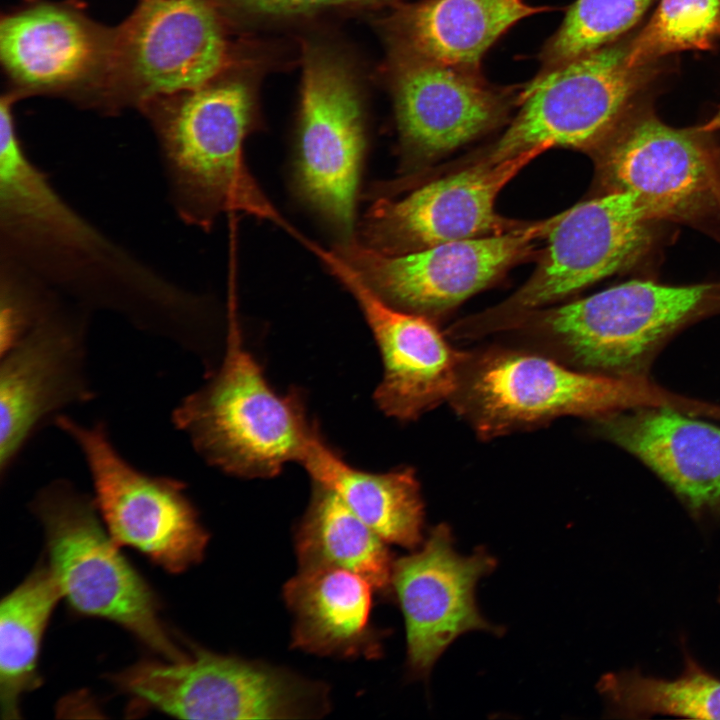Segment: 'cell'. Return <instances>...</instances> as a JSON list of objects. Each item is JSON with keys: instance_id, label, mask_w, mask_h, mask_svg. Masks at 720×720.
<instances>
[{"instance_id": "obj_27", "label": "cell", "mask_w": 720, "mask_h": 720, "mask_svg": "<svg viewBox=\"0 0 720 720\" xmlns=\"http://www.w3.org/2000/svg\"><path fill=\"white\" fill-rule=\"evenodd\" d=\"M683 673L674 679L646 676L636 670L607 673L597 688L609 716L626 719L673 715L720 719V679L686 656Z\"/></svg>"}, {"instance_id": "obj_28", "label": "cell", "mask_w": 720, "mask_h": 720, "mask_svg": "<svg viewBox=\"0 0 720 720\" xmlns=\"http://www.w3.org/2000/svg\"><path fill=\"white\" fill-rule=\"evenodd\" d=\"M720 42V0H661L629 42L628 63L639 67L685 50H711Z\"/></svg>"}, {"instance_id": "obj_10", "label": "cell", "mask_w": 720, "mask_h": 720, "mask_svg": "<svg viewBox=\"0 0 720 720\" xmlns=\"http://www.w3.org/2000/svg\"><path fill=\"white\" fill-rule=\"evenodd\" d=\"M54 422L80 449L94 502L117 545L136 549L170 573L202 560L209 534L183 482L135 468L113 446L103 423L87 427L66 415Z\"/></svg>"}, {"instance_id": "obj_5", "label": "cell", "mask_w": 720, "mask_h": 720, "mask_svg": "<svg viewBox=\"0 0 720 720\" xmlns=\"http://www.w3.org/2000/svg\"><path fill=\"white\" fill-rule=\"evenodd\" d=\"M710 285L630 280L566 305L526 315L523 329L550 356L574 368L647 379L656 354L701 311Z\"/></svg>"}, {"instance_id": "obj_9", "label": "cell", "mask_w": 720, "mask_h": 720, "mask_svg": "<svg viewBox=\"0 0 720 720\" xmlns=\"http://www.w3.org/2000/svg\"><path fill=\"white\" fill-rule=\"evenodd\" d=\"M651 220L636 197L622 191L577 204L558 215L539 263L504 303L458 323L461 338L514 328L526 315L631 264L649 241Z\"/></svg>"}, {"instance_id": "obj_13", "label": "cell", "mask_w": 720, "mask_h": 720, "mask_svg": "<svg viewBox=\"0 0 720 720\" xmlns=\"http://www.w3.org/2000/svg\"><path fill=\"white\" fill-rule=\"evenodd\" d=\"M87 314L55 292L26 334L1 355V476L46 418L94 397L84 368Z\"/></svg>"}, {"instance_id": "obj_11", "label": "cell", "mask_w": 720, "mask_h": 720, "mask_svg": "<svg viewBox=\"0 0 720 720\" xmlns=\"http://www.w3.org/2000/svg\"><path fill=\"white\" fill-rule=\"evenodd\" d=\"M362 106L348 68L325 54L304 65L294 166L297 194L338 237L354 240L355 202L365 133Z\"/></svg>"}, {"instance_id": "obj_14", "label": "cell", "mask_w": 720, "mask_h": 720, "mask_svg": "<svg viewBox=\"0 0 720 720\" xmlns=\"http://www.w3.org/2000/svg\"><path fill=\"white\" fill-rule=\"evenodd\" d=\"M496 565L484 547L468 556L459 554L444 523L430 529L415 552L394 560L391 593L404 617L407 667L413 678L427 680L438 658L462 634L504 633L484 618L475 599L478 581Z\"/></svg>"}, {"instance_id": "obj_16", "label": "cell", "mask_w": 720, "mask_h": 720, "mask_svg": "<svg viewBox=\"0 0 720 720\" xmlns=\"http://www.w3.org/2000/svg\"><path fill=\"white\" fill-rule=\"evenodd\" d=\"M312 246L353 295L378 346L383 363L382 380L374 392L378 408L409 421L450 401L468 352L453 348L429 317L386 302L333 250Z\"/></svg>"}, {"instance_id": "obj_24", "label": "cell", "mask_w": 720, "mask_h": 720, "mask_svg": "<svg viewBox=\"0 0 720 720\" xmlns=\"http://www.w3.org/2000/svg\"><path fill=\"white\" fill-rule=\"evenodd\" d=\"M0 52L14 79L32 87H52L78 80L90 70L96 42L76 16L39 6L1 22Z\"/></svg>"}, {"instance_id": "obj_1", "label": "cell", "mask_w": 720, "mask_h": 720, "mask_svg": "<svg viewBox=\"0 0 720 720\" xmlns=\"http://www.w3.org/2000/svg\"><path fill=\"white\" fill-rule=\"evenodd\" d=\"M0 259L86 310L118 312L137 327L185 342L203 298L176 284L81 216L30 160L11 101L0 107Z\"/></svg>"}, {"instance_id": "obj_23", "label": "cell", "mask_w": 720, "mask_h": 720, "mask_svg": "<svg viewBox=\"0 0 720 720\" xmlns=\"http://www.w3.org/2000/svg\"><path fill=\"white\" fill-rule=\"evenodd\" d=\"M301 464L312 481L333 490L385 542L410 550L421 546L425 512L414 469L384 473L357 469L336 454L319 433Z\"/></svg>"}, {"instance_id": "obj_12", "label": "cell", "mask_w": 720, "mask_h": 720, "mask_svg": "<svg viewBox=\"0 0 720 720\" xmlns=\"http://www.w3.org/2000/svg\"><path fill=\"white\" fill-rule=\"evenodd\" d=\"M557 217L398 255L377 252L355 239L338 243L333 251L386 302L429 317L488 286L546 237Z\"/></svg>"}, {"instance_id": "obj_19", "label": "cell", "mask_w": 720, "mask_h": 720, "mask_svg": "<svg viewBox=\"0 0 720 720\" xmlns=\"http://www.w3.org/2000/svg\"><path fill=\"white\" fill-rule=\"evenodd\" d=\"M126 69L145 97L202 88L227 61V47L207 0H143L122 42Z\"/></svg>"}, {"instance_id": "obj_3", "label": "cell", "mask_w": 720, "mask_h": 720, "mask_svg": "<svg viewBox=\"0 0 720 720\" xmlns=\"http://www.w3.org/2000/svg\"><path fill=\"white\" fill-rule=\"evenodd\" d=\"M233 312L221 363L172 419L208 464L238 477L271 478L288 462L301 463L318 431L298 393L281 395L269 384Z\"/></svg>"}, {"instance_id": "obj_31", "label": "cell", "mask_w": 720, "mask_h": 720, "mask_svg": "<svg viewBox=\"0 0 720 720\" xmlns=\"http://www.w3.org/2000/svg\"><path fill=\"white\" fill-rule=\"evenodd\" d=\"M696 130L704 134L720 130V107L706 123L697 127Z\"/></svg>"}, {"instance_id": "obj_29", "label": "cell", "mask_w": 720, "mask_h": 720, "mask_svg": "<svg viewBox=\"0 0 720 720\" xmlns=\"http://www.w3.org/2000/svg\"><path fill=\"white\" fill-rule=\"evenodd\" d=\"M652 2L576 0L544 45L539 74L615 42L640 20Z\"/></svg>"}, {"instance_id": "obj_32", "label": "cell", "mask_w": 720, "mask_h": 720, "mask_svg": "<svg viewBox=\"0 0 720 720\" xmlns=\"http://www.w3.org/2000/svg\"><path fill=\"white\" fill-rule=\"evenodd\" d=\"M717 203H718L719 206H720V184H719L718 194H717Z\"/></svg>"}, {"instance_id": "obj_18", "label": "cell", "mask_w": 720, "mask_h": 720, "mask_svg": "<svg viewBox=\"0 0 720 720\" xmlns=\"http://www.w3.org/2000/svg\"><path fill=\"white\" fill-rule=\"evenodd\" d=\"M395 111L406 154L428 158L454 150L498 124L511 93L479 70L403 55Z\"/></svg>"}, {"instance_id": "obj_8", "label": "cell", "mask_w": 720, "mask_h": 720, "mask_svg": "<svg viewBox=\"0 0 720 720\" xmlns=\"http://www.w3.org/2000/svg\"><path fill=\"white\" fill-rule=\"evenodd\" d=\"M629 42L615 41L538 74L523 89L518 113L485 161H503L538 147L604 142L659 72L658 63L630 66Z\"/></svg>"}, {"instance_id": "obj_6", "label": "cell", "mask_w": 720, "mask_h": 720, "mask_svg": "<svg viewBox=\"0 0 720 720\" xmlns=\"http://www.w3.org/2000/svg\"><path fill=\"white\" fill-rule=\"evenodd\" d=\"M46 539L47 564L61 597L77 613L110 620L167 661H183L159 602L100 521L94 499L59 479L31 504Z\"/></svg>"}, {"instance_id": "obj_26", "label": "cell", "mask_w": 720, "mask_h": 720, "mask_svg": "<svg viewBox=\"0 0 720 720\" xmlns=\"http://www.w3.org/2000/svg\"><path fill=\"white\" fill-rule=\"evenodd\" d=\"M60 598L48 564L41 561L1 601L0 712L3 719L19 718L21 697L40 685L38 660L42 637Z\"/></svg>"}, {"instance_id": "obj_20", "label": "cell", "mask_w": 720, "mask_h": 720, "mask_svg": "<svg viewBox=\"0 0 720 720\" xmlns=\"http://www.w3.org/2000/svg\"><path fill=\"white\" fill-rule=\"evenodd\" d=\"M594 431L647 466L695 517L720 515V427L669 405L593 418Z\"/></svg>"}, {"instance_id": "obj_2", "label": "cell", "mask_w": 720, "mask_h": 720, "mask_svg": "<svg viewBox=\"0 0 720 720\" xmlns=\"http://www.w3.org/2000/svg\"><path fill=\"white\" fill-rule=\"evenodd\" d=\"M449 402L482 440L562 416L593 419L652 405L694 412L699 406L647 379L583 371L548 355L504 347L468 352Z\"/></svg>"}, {"instance_id": "obj_17", "label": "cell", "mask_w": 720, "mask_h": 720, "mask_svg": "<svg viewBox=\"0 0 720 720\" xmlns=\"http://www.w3.org/2000/svg\"><path fill=\"white\" fill-rule=\"evenodd\" d=\"M703 135L630 111L604 141L603 175L611 191L634 195L649 220L686 219L717 202L720 167Z\"/></svg>"}, {"instance_id": "obj_15", "label": "cell", "mask_w": 720, "mask_h": 720, "mask_svg": "<svg viewBox=\"0 0 720 720\" xmlns=\"http://www.w3.org/2000/svg\"><path fill=\"white\" fill-rule=\"evenodd\" d=\"M544 151L538 147L503 161H483L423 185L400 200L375 201L362 221L359 242L377 252L398 255L518 229L524 224L500 216L495 202L503 187Z\"/></svg>"}, {"instance_id": "obj_30", "label": "cell", "mask_w": 720, "mask_h": 720, "mask_svg": "<svg viewBox=\"0 0 720 720\" xmlns=\"http://www.w3.org/2000/svg\"><path fill=\"white\" fill-rule=\"evenodd\" d=\"M396 0H238L247 10L271 16L294 15L332 7H377Z\"/></svg>"}, {"instance_id": "obj_22", "label": "cell", "mask_w": 720, "mask_h": 720, "mask_svg": "<svg viewBox=\"0 0 720 720\" xmlns=\"http://www.w3.org/2000/svg\"><path fill=\"white\" fill-rule=\"evenodd\" d=\"M546 10L525 0H423L401 11L397 33L403 55L479 70L506 31Z\"/></svg>"}, {"instance_id": "obj_21", "label": "cell", "mask_w": 720, "mask_h": 720, "mask_svg": "<svg viewBox=\"0 0 720 720\" xmlns=\"http://www.w3.org/2000/svg\"><path fill=\"white\" fill-rule=\"evenodd\" d=\"M375 591L349 570L299 568L283 588L294 619L292 646L320 656L379 657L383 634L370 622Z\"/></svg>"}, {"instance_id": "obj_4", "label": "cell", "mask_w": 720, "mask_h": 720, "mask_svg": "<svg viewBox=\"0 0 720 720\" xmlns=\"http://www.w3.org/2000/svg\"><path fill=\"white\" fill-rule=\"evenodd\" d=\"M252 101L241 83L206 85L157 117L171 203L186 224L209 230L226 212L274 222L296 234L249 173L243 143Z\"/></svg>"}, {"instance_id": "obj_25", "label": "cell", "mask_w": 720, "mask_h": 720, "mask_svg": "<svg viewBox=\"0 0 720 720\" xmlns=\"http://www.w3.org/2000/svg\"><path fill=\"white\" fill-rule=\"evenodd\" d=\"M312 482L309 505L294 534L299 568L349 570L367 579L379 594L389 595L394 559L388 543L333 490Z\"/></svg>"}, {"instance_id": "obj_7", "label": "cell", "mask_w": 720, "mask_h": 720, "mask_svg": "<svg viewBox=\"0 0 720 720\" xmlns=\"http://www.w3.org/2000/svg\"><path fill=\"white\" fill-rule=\"evenodd\" d=\"M110 678L142 704L184 719H311L331 705L322 682L199 647L183 661L145 659Z\"/></svg>"}]
</instances>
